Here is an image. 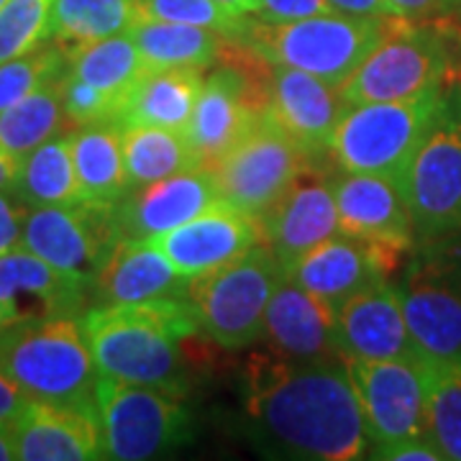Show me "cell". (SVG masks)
<instances>
[{"mask_svg": "<svg viewBox=\"0 0 461 461\" xmlns=\"http://www.w3.org/2000/svg\"><path fill=\"white\" fill-rule=\"evenodd\" d=\"M249 418L267 444L295 459L351 461L369 448L344 357L254 354L244 372Z\"/></svg>", "mask_w": 461, "mask_h": 461, "instance_id": "1", "label": "cell"}, {"mask_svg": "<svg viewBox=\"0 0 461 461\" xmlns=\"http://www.w3.org/2000/svg\"><path fill=\"white\" fill-rule=\"evenodd\" d=\"M83 333L100 375L172 395H185L190 372L205 362L203 351L193 346L205 330L187 295L93 305L83 315Z\"/></svg>", "mask_w": 461, "mask_h": 461, "instance_id": "2", "label": "cell"}, {"mask_svg": "<svg viewBox=\"0 0 461 461\" xmlns=\"http://www.w3.org/2000/svg\"><path fill=\"white\" fill-rule=\"evenodd\" d=\"M0 375L23 395L95 405L98 366L75 315L29 318L0 330Z\"/></svg>", "mask_w": 461, "mask_h": 461, "instance_id": "3", "label": "cell"}, {"mask_svg": "<svg viewBox=\"0 0 461 461\" xmlns=\"http://www.w3.org/2000/svg\"><path fill=\"white\" fill-rule=\"evenodd\" d=\"M390 18L321 14L290 23H267L251 16L241 41L269 65L295 67L341 87L382 41Z\"/></svg>", "mask_w": 461, "mask_h": 461, "instance_id": "4", "label": "cell"}, {"mask_svg": "<svg viewBox=\"0 0 461 461\" xmlns=\"http://www.w3.org/2000/svg\"><path fill=\"white\" fill-rule=\"evenodd\" d=\"M451 83L454 54L444 26L393 16L382 41L341 85V98L346 105L405 100Z\"/></svg>", "mask_w": 461, "mask_h": 461, "instance_id": "5", "label": "cell"}, {"mask_svg": "<svg viewBox=\"0 0 461 461\" xmlns=\"http://www.w3.org/2000/svg\"><path fill=\"white\" fill-rule=\"evenodd\" d=\"M448 87L405 100L346 105L330 157L341 172L384 175L400 185L420 139L441 111Z\"/></svg>", "mask_w": 461, "mask_h": 461, "instance_id": "6", "label": "cell"}, {"mask_svg": "<svg viewBox=\"0 0 461 461\" xmlns=\"http://www.w3.org/2000/svg\"><path fill=\"white\" fill-rule=\"evenodd\" d=\"M285 277V267L262 241L226 267L193 277L187 297L205 336L218 348L239 351L264 336L267 305Z\"/></svg>", "mask_w": 461, "mask_h": 461, "instance_id": "7", "label": "cell"}, {"mask_svg": "<svg viewBox=\"0 0 461 461\" xmlns=\"http://www.w3.org/2000/svg\"><path fill=\"white\" fill-rule=\"evenodd\" d=\"M95 405L105 459H157L190 444L195 433L182 397L157 387L100 375Z\"/></svg>", "mask_w": 461, "mask_h": 461, "instance_id": "8", "label": "cell"}, {"mask_svg": "<svg viewBox=\"0 0 461 461\" xmlns=\"http://www.w3.org/2000/svg\"><path fill=\"white\" fill-rule=\"evenodd\" d=\"M415 236L438 241L461 233V87L446 90L444 105L420 139L402 175Z\"/></svg>", "mask_w": 461, "mask_h": 461, "instance_id": "9", "label": "cell"}, {"mask_svg": "<svg viewBox=\"0 0 461 461\" xmlns=\"http://www.w3.org/2000/svg\"><path fill=\"white\" fill-rule=\"evenodd\" d=\"M305 162V154L267 108L254 129L213 167V175L226 205L262 221Z\"/></svg>", "mask_w": 461, "mask_h": 461, "instance_id": "10", "label": "cell"}, {"mask_svg": "<svg viewBox=\"0 0 461 461\" xmlns=\"http://www.w3.org/2000/svg\"><path fill=\"white\" fill-rule=\"evenodd\" d=\"M118 239L121 226L115 205L77 200L69 205L26 208L21 247L93 285Z\"/></svg>", "mask_w": 461, "mask_h": 461, "instance_id": "11", "label": "cell"}, {"mask_svg": "<svg viewBox=\"0 0 461 461\" xmlns=\"http://www.w3.org/2000/svg\"><path fill=\"white\" fill-rule=\"evenodd\" d=\"M272 75L254 77L230 65H218L205 77L185 136L200 167L213 169L247 136L269 108Z\"/></svg>", "mask_w": 461, "mask_h": 461, "instance_id": "12", "label": "cell"}, {"mask_svg": "<svg viewBox=\"0 0 461 461\" xmlns=\"http://www.w3.org/2000/svg\"><path fill=\"white\" fill-rule=\"evenodd\" d=\"M362 405L366 436L375 446L429 438L426 384L420 359H346Z\"/></svg>", "mask_w": 461, "mask_h": 461, "instance_id": "13", "label": "cell"}, {"mask_svg": "<svg viewBox=\"0 0 461 461\" xmlns=\"http://www.w3.org/2000/svg\"><path fill=\"white\" fill-rule=\"evenodd\" d=\"M402 254L405 251L336 233L329 241L305 251L287 269V277L336 313L348 297L387 280L400 267Z\"/></svg>", "mask_w": 461, "mask_h": 461, "instance_id": "14", "label": "cell"}, {"mask_svg": "<svg viewBox=\"0 0 461 461\" xmlns=\"http://www.w3.org/2000/svg\"><path fill=\"white\" fill-rule=\"evenodd\" d=\"M264 244L275 251L285 272L318 244L341 233L333 177L321 162H305L293 185L262 215Z\"/></svg>", "mask_w": 461, "mask_h": 461, "instance_id": "15", "label": "cell"}, {"mask_svg": "<svg viewBox=\"0 0 461 461\" xmlns=\"http://www.w3.org/2000/svg\"><path fill=\"white\" fill-rule=\"evenodd\" d=\"M400 290L415 351L429 364L461 362V277L441 264H418Z\"/></svg>", "mask_w": 461, "mask_h": 461, "instance_id": "16", "label": "cell"}, {"mask_svg": "<svg viewBox=\"0 0 461 461\" xmlns=\"http://www.w3.org/2000/svg\"><path fill=\"white\" fill-rule=\"evenodd\" d=\"M262 241V223L223 200L177 229L151 236V244L162 249L187 280L226 267Z\"/></svg>", "mask_w": 461, "mask_h": 461, "instance_id": "17", "label": "cell"}, {"mask_svg": "<svg viewBox=\"0 0 461 461\" xmlns=\"http://www.w3.org/2000/svg\"><path fill=\"white\" fill-rule=\"evenodd\" d=\"M344 111L341 87L295 67L272 65L269 113L308 162H323L329 157Z\"/></svg>", "mask_w": 461, "mask_h": 461, "instance_id": "18", "label": "cell"}, {"mask_svg": "<svg viewBox=\"0 0 461 461\" xmlns=\"http://www.w3.org/2000/svg\"><path fill=\"white\" fill-rule=\"evenodd\" d=\"M16 456L21 461L105 459L98 405L33 400L14 420Z\"/></svg>", "mask_w": 461, "mask_h": 461, "instance_id": "19", "label": "cell"}, {"mask_svg": "<svg viewBox=\"0 0 461 461\" xmlns=\"http://www.w3.org/2000/svg\"><path fill=\"white\" fill-rule=\"evenodd\" d=\"M336 346L344 359H420L402 315L400 290L379 282L336 311Z\"/></svg>", "mask_w": 461, "mask_h": 461, "instance_id": "20", "label": "cell"}, {"mask_svg": "<svg viewBox=\"0 0 461 461\" xmlns=\"http://www.w3.org/2000/svg\"><path fill=\"white\" fill-rule=\"evenodd\" d=\"M341 233L362 241L408 251L415 239L405 195L393 177L341 172L333 177Z\"/></svg>", "mask_w": 461, "mask_h": 461, "instance_id": "21", "label": "cell"}, {"mask_svg": "<svg viewBox=\"0 0 461 461\" xmlns=\"http://www.w3.org/2000/svg\"><path fill=\"white\" fill-rule=\"evenodd\" d=\"M221 203L213 169L195 167L167 180L131 190L115 205L121 236L151 239L187 223L211 205Z\"/></svg>", "mask_w": 461, "mask_h": 461, "instance_id": "22", "label": "cell"}, {"mask_svg": "<svg viewBox=\"0 0 461 461\" xmlns=\"http://www.w3.org/2000/svg\"><path fill=\"white\" fill-rule=\"evenodd\" d=\"M190 280L175 269L151 239L121 236L111 257L93 277L90 297L95 305H133L159 297L187 295Z\"/></svg>", "mask_w": 461, "mask_h": 461, "instance_id": "23", "label": "cell"}, {"mask_svg": "<svg viewBox=\"0 0 461 461\" xmlns=\"http://www.w3.org/2000/svg\"><path fill=\"white\" fill-rule=\"evenodd\" d=\"M90 297V280L62 272L23 247L0 257V300L16 321L77 315Z\"/></svg>", "mask_w": 461, "mask_h": 461, "instance_id": "24", "label": "cell"}, {"mask_svg": "<svg viewBox=\"0 0 461 461\" xmlns=\"http://www.w3.org/2000/svg\"><path fill=\"white\" fill-rule=\"evenodd\" d=\"M264 336L282 357L326 359L341 357L336 346V313L326 303L285 277L264 315Z\"/></svg>", "mask_w": 461, "mask_h": 461, "instance_id": "25", "label": "cell"}, {"mask_svg": "<svg viewBox=\"0 0 461 461\" xmlns=\"http://www.w3.org/2000/svg\"><path fill=\"white\" fill-rule=\"evenodd\" d=\"M205 69L195 67H147L121 103V126H151L182 131L187 129Z\"/></svg>", "mask_w": 461, "mask_h": 461, "instance_id": "26", "label": "cell"}, {"mask_svg": "<svg viewBox=\"0 0 461 461\" xmlns=\"http://www.w3.org/2000/svg\"><path fill=\"white\" fill-rule=\"evenodd\" d=\"M69 149H72L80 200L118 205L131 193L126 159H123L121 121L77 126V131L69 133Z\"/></svg>", "mask_w": 461, "mask_h": 461, "instance_id": "27", "label": "cell"}, {"mask_svg": "<svg viewBox=\"0 0 461 461\" xmlns=\"http://www.w3.org/2000/svg\"><path fill=\"white\" fill-rule=\"evenodd\" d=\"M129 36L147 67H195L211 69L221 65L223 33L203 26L172 23V21H136Z\"/></svg>", "mask_w": 461, "mask_h": 461, "instance_id": "28", "label": "cell"}, {"mask_svg": "<svg viewBox=\"0 0 461 461\" xmlns=\"http://www.w3.org/2000/svg\"><path fill=\"white\" fill-rule=\"evenodd\" d=\"M14 195L26 208L69 205L80 200L77 175L72 165L69 133H59L18 162Z\"/></svg>", "mask_w": 461, "mask_h": 461, "instance_id": "29", "label": "cell"}, {"mask_svg": "<svg viewBox=\"0 0 461 461\" xmlns=\"http://www.w3.org/2000/svg\"><path fill=\"white\" fill-rule=\"evenodd\" d=\"M65 123L62 77H54L0 113V149L21 162L29 151L59 136Z\"/></svg>", "mask_w": 461, "mask_h": 461, "instance_id": "30", "label": "cell"}, {"mask_svg": "<svg viewBox=\"0 0 461 461\" xmlns=\"http://www.w3.org/2000/svg\"><path fill=\"white\" fill-rule=\"evenodd\" d=\"M123 159L131 190L200 167L185 133L151 126H123Z\"/></svg>", "mask_w": 461, "mask_h": 461, "instance_id": "31", "label": "cell"}, {"mask_svg": "<svg viewBox=\"0 0 461 461\" xmlns=\"http://www.w3.org/2000/svg\"><path fill=\"white\" fill-rule=\"evenodd\" d=\"M67 54H69V72L87 85L98 87L108 98H113L118 103V111L133 83L147 69V62L141 59L129 33H115L93 44L72 47L67 50Z\"/></svg>", "mask_w": 461, "mask_h": 461, "instance_id": "32", "label": "cell"}, {"mask_svg": "<svg viewBox=\"0 0 461 461\" xmlns=\"http://www.w3.org/2000/svg\"><path fill=\"white\" fill-rule=\"evenodd\" d=\"M136 21L133 0H54L51 41L72 50L126 33Z\"/></svg>", "mask_w": 461, "mask_h": 461, "instance_id": "33", "label": "cell"}, {"mask_svg": "<svg viewBox=\"0 0 461 461\" xmlns=\"http://www.w3.org/2000/svg\"><path fill=\"white\" fill-rule=\"evenodd\" d=\"M420 369L429 438L444 459L461 461V362L429 364L420 359Z\"/></svg>", "mask_w": 461, "mask_h": 461, "instance_id": "34", "label": "cell"}, {"mask_svg": "<svg viewBox=\"0 0 461 461\" xmlns=\"http://www.w3.org/2000/svg\"><path fill=\"white\" fill-rule=\"evenodd\" d=\"M54 0H5L0 8V65L51 41Z\"/></svg>", "mask_w": 461, "mask_h": 461, "instance_id": "35", "label": "cell"}, {"mask_svg": "<svg viewBox=\"0 0 461 461\" xmlns=\"http://www.w3.org/2000/svg\"><path fill=\"white\" fill-rule=\"evenodd\" d=\"M67 67H69V54L57 41H47L44 47H39L26 57L3 62L0 65V113L21 98H26L36 87H41L54 77H62Z\"/></svg>", "mask_w": 461, "mask_h": 461, "instance_id": "36", "label": "cell"}, {"mask_svg": "<svg viewBox=\"0 0 461 461\" xmlns=\"http://www.w3.org/2000/svg\"><path fill=\"white\" fill-rule=\"evenodd\" d=\"M139 21H172V23H190L203 26L229 39H244L249 29V18L230 14L215 0H133Z\"/></svg>", "mask_w": 461, "mask_h": 461, "instance_id": "37", "label": "cell"}, {"mask_svg": "<svg viewBox=\"0 0 461 461\" xmlns=\"http://www.w3.org/2000/svg\"><path fill=\"white\" fill-rule=\"evenodd\" d=\"M62 103H65L67 121L75 126L118 121V103L105 93H100L98 87L80 80L77 75H72L69 67L62 75Z\"/></svg>", "mask_w": 461, "mask_h": 461, "instance_id": "38", "label": "cell"}, {"mask_svg": "<svg viewBox=\"0 0 461 461\" xmlns=\"http://www.w3.org/2000/svg\"><path fill=\"white\" fill-rule=\"evenodd\" d=\"M321 14H336L329 0H254L251 11V16L267 23H290Z\"/></svg>", "mask_w": 461, "mask_h": 461, "instance_id": "39", "label": "cell"}, {"mask_svg": "<svg viewBox=\"0 0 461 461\" xmlns=\"http://www.w3.org/2000/svg\"><path fill=\"white\" fill-rule=\"evenodd\" d=\"M397 16L411 21H448L461 14L459 0H390Z\"/></svg>", "mask_w": 461, "mask_h": 461, "instance_id": "40", "label": "cell"}, {"mask_svg": "<svg viewBox=\"0 0 461 461\" xmlns=\"http://www.w3.org/2000/svg\"><path fill=\"white\" fill-rule=\"evenodd\" d=\"M23 218H26V205L21 200H11L5 190H0V257L21 247Z\"/></svg>", "mask_w": 461, "mask_h": 461, "instance_id": "41", "label": "cell"}, {"mask_svg": "<svg viewBox=\"0 0 461 461\" xmlns=\"http://www.w3.org/2000/svg\"><path fill=\"white\" fill-rule=\"evenodd\" d=\"M372 459H390V461H441V451L430 438H408L397 444L375 446Z\"/></svg>", "mask_w": 461, "mask_h": 461, "instance_id": "42", "label": "cell"}, {"mask_svg": "<svg viewBox=\"0 0 461 461\" xmlns=\"http://www.w3.org/2000/svg\"><path fill=\"white\" fill-rule=\"evenodd\" d=\"M330 8L336 14L346 16H362V18H390L397 16L390 0H329Z\"/></svg>", "mask_w": 461, "mask_h": 461, "instance_id": "43", "label": "cell"}, {"mask_svg": "<svg viewBox=\"0 0 461 461\" xmlns=\"http://www.w3.org/2000/svg\"><path fill=\"white\" fill-rule=\"evenodd\" d=\"M26 402L29 395H23L11 379L0 375V423H14Z\"/></svg>", "mask_w": 461, "mask_h": 461, "instance_id": "44", "label": "cell"}, {"mask_svg": "<svg viewBox=\"0 0 461 461\" xmlns=\"http://www.w3.org/2000/svg\"><path fill=\"white\" fill-rule=\"evenodd\" d=\"M441 23L451 39V54H454V80L461 85V16L448 18V21H436Z\"/></svg>", "mask_w": 461, "mask_h": 461, "instance_id": "45", "label": "cell"}, {"mask_svg": "<svg viewBox=\"0 0 461 461\" xmlns=\"http://www.w3.org/2000/svg\"><path fill=\"white\" fill-rule=\"evenodd\" d=\"M18 175V162L0 149V190L14 193V182Z\"/></svg>", "mask_w": 461, "mask_h": 461, "instance_id": "46", "label": "cell"}, {"mask_svg": "<svg viewBox=\"0 0 461 461\" xmlns=\"http://www.w3.org/2000/svg\"><path fill=\"white\" fill-rule=\"evenodd\" d=\"M14 459H18L14 423H0V461H14Z\"/></svg>", "mask_w": 461, "mask_h": 461, "instance_id": "47", "label": "cell"}, {"mask_svg": "<svg viewBox=\"0 0 461 461\" xmlns=\"http://www.w3.org/2000/svg\"><path fill=\"white\" fill-rule=\"evenodd\" d=\"M221 3L223 8H229L230 14H239V16H251L254 11V0H215Z\"/></svg>", "mask_w": 461, "mask_h": 461, "instance_id": "48", "label": "cell"}, {"mask_svg": "<svg viewBox=\"0 0 461 461\" xmlns=\"http://www.w3.org/2000/svg\"><path fill=\"white\" fill-rule=\"evenodd\" d=\"M11 323H16V318L11 313V308L0 300V330L5 329V326H11Z\"/></svg>", "mask_w": 461, "mask_h": 461, "instance_id": "49", "label": "cell"}, {"mask_svg": "<svg viewBox=\"0 0 461 461\" xmlns=\"http://www.w3.org/2000/svg\"><path fill=\"white\" fill-rule=\"evenodd\" d=\"M3 5H5V0H0V8H3Z\"/></svg>", "mask_w": 461, "mask_h": 461, "instance_id": "50", "label": "cell"}, {"mask_svg": "<svg viewBox=\"0 0 461 461\" xmlns=\"http://www.w3.org/2000/svg\"><path fill=\"white\" fill-rule=\"evenodd\" d=\"M459 5H461V0H459ZM459 16H461V14H459ZM459 16H456V18H459Z\"/></svg>", "mask_w": 461, "mask_h": 461, "instance_id": "51", "label": "cell"}, {"mask_svg": "<svg viewBox=\"0 0 461 461\" xmlns=\"http://www.w3.org/2000/svg\"><path fill=\"white\" fill-rule=\"evenodd\" d=\"M456 85H459V83H456ZM459 87H461V85H459Z\"/></svg>", "mask_w": 461, "mask_h": 461, "instance_id": "52", "label": "cell"}]
</instances>
